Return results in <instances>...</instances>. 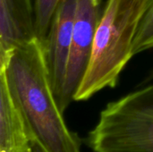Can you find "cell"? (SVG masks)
Here are the masks:
<instances>
[{
	"label": "cell",
	"mask_w": 153,
	"mask_h": 152,
	"mask_svg": "<svg viewBox=\"0 0 153 152\" xmlns=\"http://www.w3.org/2000/svg\"><path fill=\"white\" fill-rule=\"evenodd\" d=\"M62 0H32L36 39L44 46L53 16Z\"/></svg>",
	"instance_id": "8"
},
{
	"label": "cell",
	"mask_w": 153,
	"mask_h": 152,
	"mask_svg": "<svg viewBox=\"0 0 153 152\" xmlns=\"http://www.w3.org/2000/svg\"><path fill=\"white\" fill-rule=\"evenodd\" d=\"M0 152H31L30 142L10 93L5 71L0 73Z\"/></svg>",
	"instance_id": "7"
},
{
	"label": "cell",
	"mask_w": 153,
	"mask_h": 152,
	"mask_svg": "<svg viewBox=\"0 0 153 152\" xmlns=\"http://www.w3.org/2000/svg\"><path fill=\"white\" fill-rule=\"evenodd\" d=\"M148 0H108L95 33L91 58L74 101L115 88L133 55V40Z\"/></svg>",
	"instance_id": "2"
},
{
	"label": "cell",
	"mask_w": 153,
	"mask_h": 152,
	"mask_svg": "<svg viewBox=\"0 0 153 152\" xmlns=\"http://www.w3.org/2000/svg\"><path fill=\"white\" fill-rule=\"evenodd\" d=\"M35 38L32 0H0V40L7 52Z\"/></svg>",
	"instance_id": "6"
},
{
	"label": "cell",
	"mask_w": 153,
	"mask_h": 152,
	"mask_svg": "<svg viewBox=\"0 0 153 152\" xmlns=\"http://www.w3.org/2000/svg\"><path fill=\"white\" fill-rule=\"evenodd\" d=\"M153 80V70L150 73V74L147 76V78H146V80H144L143 82V83H142V85L143 84H145V83H147L148 82H150V81H152Z\"/></svg>",
	"instance_id": "12"
},
{
	"label": "cell",
	"mask_w": 153,
	"mask_h": 152,
	"mask_svg": "<svg viewBox=\"0 0 153 152\" xmlns=\"http://www.w3.org/2000/svg\"><path fill=\"white\" fill-rule=\"evenodd\" d=\"M76 0H62L57 7L44 44L45 62L49 84L62 114L63 90L70 54Z\"/></svg>",
	"instance_id": "5"
},
{
	"label": "cell",
	"mask_w": 153,
	"mask_h": 152,
	"mask_svg": "<svg viewBox=\"0 0 153 152\" xmlns=\"http://www.w3.org/2000/svg\"><path fill=\"white\" fill-rule=\"evenodd\" d=\"M101 0H76L72 43L64 90L63 113L67 108L89 65L95 33L101 17Z\"/></svg>",
	"instance_id": "4"
},
{
	"label": "cell",
	"mask_w": 153,
	"mask_h": 152,
	"mask_svg": "<svg viewBox=\"0 0 153 152\" xmlns=\"http://www.w3.org/2000/svg\"><path fill=\"white\" fill-rule=\"evenodd\" d=\"M30 145H31V152H46L36 142H31Z\"/></svg>",
	"instance_id": "11"
},
{
	"label": "cell",
	"mask_w": 153,
	"mask_h": 152,
	"mask_svg": "<svg viewBox=\"0 0 153 152\" xmlns=\"http://www.w3.org/2000/svg\"><path fill=\"white\" fill-rule=\"evenodd\" d=\"M153 47V0H148L133 40V55Z\"/></svg>",
	"instance_id": "9"
},
{
	"label": "cell",
	"mask_w": 153,
	"mask_h": 152,
	"mask_svg": "<svg viewBox=\"0 0 153 152\" xmlns=\"http://www.w3.org/2000/svg\"><path fill=\"white\" fill-rule=\"evenodd\" d=\"M5 75L30 142L46 152H81V139L68 129L56 105L44 46L36 38L10 51Z\"/></svg>",
	"instance_id": "1"
},
{
	"label": "cell",
	"mask_w": 153,
	"mask_h": 152,
	"mask_svg": "<svg viewBox=\"0 0 153 152\" xmlns=\"http://www.w3.org/2000/svg\"><path fill=\"white\" fill-rule=\"evenodd\" d=\"M8 57H9V53L4 48V45L2 44V42L0 40V73L5 71Z\"/></svg>",
	"instance_id": "10"
},
{
	"label": "cell",
	"mask_w": 153,
	"mask_h": 152,
	"mask_svg": "<svg viewBox=\"0 0 153 152\" xmlns=\"http://www.w3.org/2000/svg\"><path fill=\"white\" fill-rule=\"evenodd\" d=\"M86 144L94 152H153V84L109 102Z\"/></svg>",
	"instance_id": "3"
}]
</instances>
